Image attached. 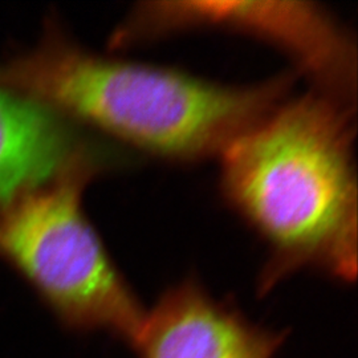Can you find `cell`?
Listing matches in <instances>:
<instances>
[{
  "mask_svg": "<svg viewBox=\"0 0 358 358\" xmlns=\"http://www.w3.org/2000/svg\"><path fill=\"white\" fill-rule=\"evenodd\" d=\"M356 108L288 97L217 158L220 192L266 244L259 291L299 271L357 276Z\"/></svg>",
  "mask_w": 358,
  "mask_h": 358,
  "instance_id": "obj_1",
  "label": "cell"
},
{
  "mask_svg": "<svg viewBox=\"0 0 358 358\" xmlns=\"http://www.w3.org/2000/svg\"><path fill=\"white\" fill-rule=\"evenodd\" d=\"M296 73L252 85L211 81L180 69L90 51L57 19L38 44L0 63V87L71 122L176 164L219 158L289 97Z\"/></svg>",
  "mask_w": 358,
  "mask_h": 358,
  "instance_id": "obj_2",
  "label": "cell"
},
{
  "mask_svg": "<svg viewBox=\"0 0 358 358\" xmlns=\"http://www.w3.org/2000/svg\"><path fill=\"white\" fill-rule=\"evenodd\" d=\"M109 159L87 146L52 178L0 202V257L73 329L131 344L146 309L84 211Z\"/></svg>",
  "mask_w": 358,
  "mask_h": 358,
  "instance_id": "obj_3",
  "label": "cell"
},
{
  "mask_svg": "<svg viewBox=\"0 0 358 358\" xmlns=\"http://www.w3.org/2000/svg\"><path fill=\"white\" fill-rule=\"evenodd\" d=\"M192 29L239 32L287 55L312 90L357 103V45L336 15L313 1H141L110 38L112 50Z\"/></svg>",
  "mask_w": 358,
  "mask_h": 358,
  "instance_id": "obj_4",
  "label": "cell"
},
{
  "mask_svg": "<svg viewBox=\"0 0 358 358\" xmlns=\"http://www.w3.org/2000/svg\"><path fill=\"white\" fill-rule=\"evenodd\" d=\"M282 340L186 279L146 309L131 345L140 358H276Z\"/></svg>",
  "mask_w": 358,
  "mask_h": 358,
  "instance_id": "obj_5",
  "label": "cell"
},
{
  "mask_svg": "<svg viewBox=\"0 0 358 358\" xmlns=\"http://www.w3.org/2000/svg\"><path fill=\"white\" fill-rule=\"evenodd\" d=\"M88 145L63 115L0 87V202L52 178Z\"/></svg>",
  "mask_w": 358,
  "mask_h": 358,
  "instance_id": "obj_6",
  "label": "cell"
}]
</instances>
